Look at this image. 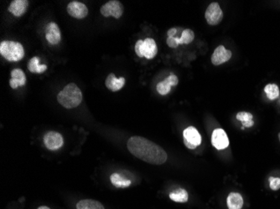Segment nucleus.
I'll use <instances>...</instances> for the list:
<instances>
[{"label": "nucleus", "mask_w": 280, "mask_h": 209, "mask_svg": "<svg viewBox=\"0 0 280 209\" xmlns=\"http://www.w3.org/2000/svg\"><path fill=\"white\" fill-rule=\"evenodd\" d=\"M128 151L147 163L162 165L167 161V153L161 146L144 137L134 136L127 143Z\"/></svg>", "instance_id": "1"}, {"label": "nucleus", "mask_w": 280, "mask_h": 209, "mask_svg": "<svg viewBox=\"0 0 280 209\" xmlns=\"http://www.w3.org/2000/svg\"><path fill=\"white\" fill-rule=\"evenodd\" d=\"M57 100L67 109L76 108L83 101V93L76 84L70 83L58 94Z\"/></svg>", "instance_id": "2"}, {"label": "nucleus", "mask_w": 280, "mask_h": 209, "mask_svg": "<svg viewBox=\"0 0 280 209\" xmlns=\"http://www.w3.org/2000/svg\"><path fill=\"white\" fill-rule=\"evenodd\" d=\"M0 54L7 61L16 62L25 56V49L20 43L3 41L0 44Z\"/></svg>", "instance_id": "3"}, {"label": "nucleus", "mask_w": 280, "mask_h": 209, "mask_svg": "<svg viewBox=\"0 0 280 209\" xmlns=\"http://www.w3.org/2000/svg\"><path fill=\"white\" fill-rule=\"evenodd\" d=\"M135 53L139 57H145L148 60H152L158 53L156 40L151 38H147L144 40H138L135 45Z\"/></svg>", "instance_id": "4"}, {"label": "nucleus", "mask_w": 280, "mask_h": 209, "mask_svg": "<svg viewBox=\"0 0 280 209\" xmlns=\"http://www.w3.org/2000/svg\"><path fill=\"white\" fill-rule=\"evenodd\" d=\"M184 144L187 148L191 150L198 147L201 144V136L197 129L194 127L186 128L183 131Z\"/></svg>", "instance_id": "5"}, {"label": "nucleus", "mask_w": 280, "mask_h": 209, "mask_svg": "<svg viewBox=\"0 0 280 209\" xmlns=\"http://www.w3.org/2000/svg\"><path fill=\"white\" fill-rule=\"evenodd\" d=\"M205 18L207 24L211 26L217 25L222 22L223 19V12L218 3L214 2L207 7L205 13Z\"/></svg>", "instance_id": "6"}, {"label": "nucleus", "mask_w": 280, "mask_h": 209, "mask_svg": "<svg viewBox=\"0 0 280 209\" xmlns=\"http://www.w3.org/2000/svg\"><path fill=\"white\" fill-rule=\"evenodd\" d=\"M100 12L104 17L113 16L115 18H120L123 14V6L119 1L112 0L101 7Z\"/></svg>", "instance_id": "7"}, {"label": "nucleus", "mask_w": 280, "mask_h": 209, "mask_svg": "<svg viewBox=\"0 0 280 209\" xmlns=\"http://www.w3.org/2000/svg\"><path fill=\"white\" fill-rule=\"evenodd\" d=\"M44 143L46 148L51 151H55L63 145L64 140L61 134L56 131H49L44 137Z\"/></svg>", "instance_id": "8"}, {"label": "nucleus", "mask_w": 280, "mask_h": 209, "mask_svg": "<svg viewBox=\"0 0 280 209\" xmlns=\"http://www.w3.org/2000/svg\"><path fill=\"white\" fill-rule=\"evenodd\" d=\"M211 144L217 150H224L228 147L229 139L225 130L222 128L215 129L211 135Z\"/></svg>", "instance_id": "9"}, {"label": "nucleus", "mask_w": 280, "mask_h": 209, "mask_svg": "<svg viewBox=\"0 0 280 209\" xmlns=\"http://www.w3.org/2000/svg\"><path fill=\"white\" fill-rule=\"evenodd\" d=\"M67 12L73 18L83 19L88 15V9L86 4L78 1H71L67 5Z\"/></svg>", "instance_id": "10"}, {"label": "nucleus", "mask_w": 280, "mask_h": 209, "mask_svg": "<svg viewBox=\"0 0 280 209\" xmlns=\"http://www.w3.org/2000/svg\"><path fill=\"white\" fill-rule=\"evenodd\" d=\"M231 58V52L227 49L224 46H219L214 50L210 61L214 65H220L228 62Z\"/></svg>", "instance_id": "11"}, {"label": "nucleus", "mask_w": 280, "mask_h": 209, "mask_svg": "<svg viewBox=\"0 0 280 209\" xmlns=\"http://www.w3.org/2000/svg\"><path fill=\"white\" fill-rule=\"evenodd\" d=\"M46 38L50 45L55 46L61 41V31L57 24L52 22L47 24L46 29Z\"/></svg>", "instance_id": "12"}, {"label": "nucleus", "mask_w": 280, "mask_h": 209, "mask_svg": "<svg viewBox=\"0 0 280 209\" xmlns=\"http://www.w3.org/2000/svg\"><path fill=\"white\" fill-rule=\"evenodd\" d=\"M29 6V1L27 0H14L9 7V12L16 17H21L25 15Z\"/></svg>", "instance_id": "13"}, {"label": "nucleus", "mask_w": 280, "mask_h": 209, "mask_svg": "<svg viewBox=\"0 0 280 209\" xmlns=\"http://www.w3.org/2000/svg\"><path fill=\"white\" fill-rule=\"evenodd\" d=\"M26 83V76L23 70L15 69L11 71V79L9 80V85L12 89H17L19 86H24Z\"/></svg>", "instance_id": "14"}, {"label": "nucleus", "mask_w": 280, "mask_h": 209, "mask_svg": "<svg viewBox=\"0 0 280 209\" xmlns=\"http://www.w3.org/2000/svg\"><path fill=\"white\" fill-rule=\"evenodd\" d=\"M105 85L109 91H113V92L119 91L124 86L125 79L123 77L118 79L116 78L114 74L111 73L107 76V79L105 80Z\"/></svg>", "instance_id": "15"}, {"label": "nucleus", "mask_w": 280, "mask_h": 209, "mask_svg": "<svg viewBox=\"0 0 280 209\" xmlns=\"http://www.w3.org/2000/svg\"><path fill=\"white\" fill-rule=\"evenodd\" d=\"M229 209H241L244 206V198L238 193H231L227 198Z\"/></svg>", "instance_id": "16"}, {"label": "nucleus", "mask_w": 280, "mask_h": 209, "mask_svg": "<svg viewBox=\"0 0 280 209\" xmlns=\"http://www.w3.org/2000/svg\"><path fill=\"white\" fill-rule=\"evenodd\" d=\"M76 209H105L104 205L92 199L81 200L76 204Z\"/></svg>", "instance_id": "17"}, {"label": "nucleus", "mask_w": 280, "mask_h": 209, "mask_svg": "<svg viewBox=\"0 0 280 209\" xmlns=\"http://www.w3.org/2000/svg\"><path fill=\"white\" fill-rule=\"evenodd\" d=\"M111 182L113 186L118 188H126L131 185V181L128 179H125L119 173H113L110 177Z\"/></svg>", "instance_id": "18"}, {"label": "nucleus", "mask_w": 280, "mask_h": 209, "mask_svg": "<svg viewBox=\"0 0 280 209\" xmlns=\"http://www.w3.org/2000/svg\"><path fill=\"white\" fill-rule=\"evenodd\" d=\"M237 120L242 122L243 127L242 128H253L254 125L253 121V115L251 113L247 112H240L237 114Z\"/></svg>", "instance_id": "19"}, {"label": "nucleus", "mask_w": 280, "mask_h": 209, "mask_svg": "<svg viewBox=\"0 0 280 209\" xmlns=\"http://www.w3.org/2000/svg\"><path fill=\"white\" fill-rule=\"evenodd\" d=\"M40 59L38 57H33L28 63V69L32 73L41 74L47 70L46 64H40Z\"/></svg>", "instance_id": "20"}, {"label": "nucleus", "mask_w": 280, "mask_h": 209, "mask_svg": "<svg viewBox=\"0 0 280 209\" xmlns=\"http://www.w3.org/2000/svg\"><path fill=\"white\" fill-rule=\"evenodd\" d=\"M170 198L175 203H186L188 201V193L185 189L180 188L170 194Z\"/></svg>", "instance_id": "21"}, {"label": "nucleus", "mask_w": 280, "mask_h": 209, "mask_svg": "<svg viewBox=\"0 0 280 209\" xmlns=\"http://www.w3.org/2000/svg\"><path fill=\"white\" fill-rule=\"evenodd\" d=\"M264 92L269 100H276L280 96V87L276 84H268L264 87Z\"/></svg>", "instance_id": "22"}, {"label": "nucleus", "mask_w": 280, "mask_h": 209, "mask_svg": "<svg viewBox=\"0 0 280 209\" xmlns=\"http://www.w3.org/2000/svg\"><path fill=\"white\" fill-rule=\"evenodd\" d=\"M195 39V33L191 29H186L182 31L180 37V45H189Z\"/></svg>", "instance_id": "23"}, {"label": "nucleus", "mask_w": 280, "mask_h": 209, "mask_svg": "<svg viewBox=\"0 0 280 209\" xmlns=\"http://www.w3.org/2000/svg\"><path fill=\"white\" fill-rule=\"evenodd\" d=\"M171 86L170 83L166 80V79L164 80L163 81H160L158 83V85L156 86V90L158 91V93L161 96H166L169 94L171 91Z\"/></svg>", "instance_id": "24"}, {"label": "nucleus", "mask_w": 280, "mask_h": 209, "mask_svg": "<svg viewBox=\"0 0 280 209\" xmlns=\"http://www.w3.org/2000/svg\"><path fill=\"white\" fill-rule=\"evenodd\" d=\"M269 187L273 191H278L280 189V177H269Z\"/></svg>", "instance_id": "25"}, {"label": "nucleus", "mask_w": 280, "mask_h": 209, "mask_svg": "<svg viewBox=\"0 0 280 209\" xmlns=\"http://www.w3.org/2000/svg\"><path fill=\"white\" fill-rule=\"evenodd\" d=\"M166 43L169 47L177 48L180 45V37H168Z\"/></svg>", "instance_id": "26"}, {"label": "nucleus", "mask_w": 280, "mask_h": 209, "mask_svg": "<svg viewBox=\"0 0 280 209\" xmlns=\"http://www.w3.org/2000/svg\"><path fill=\"white\" fill-rule=\"evenodd\" d=\"M166 80L170 83V85L171 86H175L179 83L178 77L175 75H171V76H168L167 78H166Z\"/></svg>", "instance_id": "27"}, {"label": "nucleus", "mask_w": 280, "mask_h": 209, "mask_svg": "<svg viewBox=\"0 0 280 209\" xmlns=\"http://www.w3.org/2000/svg\"><path fill=\"white\" fill-rule=\"evenodd\" d=\"M177 33L176 28H171L167 32L168 37H175Z\"/></svg>", "instance_id": "28"}, {"label": "nucleus", "mask_w": 280, "mask_h": 209, "mask_svg": "<svg viewBox=\"0 0 280 209\" xmlns=\"http://www.w3.org/2000/svg\"><path fill=\"white\" fill-rule=\"evenodd\" d=\"M38 209H50V208H48V207L41 206L40 207V208H38Z\"/></svg>", "instance_id": "29"}, {"label": "nucleus", "mask_w": 280, "mask_h": 209, "mask_svg": "<svg viewBox=\"0 0 280 209\" xmlns=\"http://www.w3.org/2000/svg\"><path fill=\"white\" fill-rule=\"evenodd\" d=\"M279 139H280V133L279 134Z\"/></svg>", "instance_id": "30"}]
</instances>
